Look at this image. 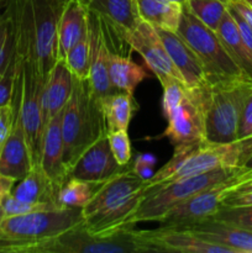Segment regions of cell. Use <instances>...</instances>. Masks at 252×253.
Instances as JSON below:
<instances>
[{
    "mask_svg": "<svg viewBox=\"0 0 252 253\" xmlns=\"http://www.w3.org/2000/svg\"><path fill=\"white\" fill-rule=\"evenodd\" d=\"M157 30L170 59L182 76L188 88H199L207 85V76L202 61L192 47L177 34V32Z\"/></svg>",
    "mask_w": 252,
    "mask_h": 253,
    "instance_id": "obj_17",
    "label": "cell"
},
{
    "mask_svg": "<svg viewBox=\"0 0 252 253\" xmlns=\"http://www.w3.org/2000/svg\"><path fill=\"white\" fill-rule=\"evenodd\" d=\"M123 39L132 51H136L142 57L146 66L155 73L158 79L170 77L184 83L180 73L173 64L156 27L140 19L132 30L124 32Z\"/></svg>",
    "mask_w": 252,
    "mask_h": 253,
    "instance_id": "obj_11",
    "label": "cell"
},
{
    "mask_svg": "<svg viewBox=\"0 0 252 253\" xmlns=\"http://www.w3.org/2000/svg\"><path fill=\"white\" fill-rule=\"evenodd\" d=\"M89 9L81 0H67L62 11L57 39V59L66 58L69 49L88 30Z\"/></svg>",
    "mask_w": 252,
    "mask_h": 253,
    "instance_id": "obj_20",
    "label": "cell"
},
{
    "mask_svg": "<svg viewBox=\"0 0 252 253\" xmlns=\"http://www.w3.org/2000/svg\"><path fill=\"white\" fill-rule=\"evenodd\" d=\"M184 5L199 21L214 31L227 11V4L222 0H188Z\"/></svg>",
    "mask_w": 252,
    "mask_h": 253,
    "instance_id": "obj_29",
    "label": "cell"
},
{
    "mask_svg": "<svg viewBox=\"0 0 252 253\" xmlns=\"http://www.w3.org/2000/svg\"><path fill=\"white\" fill-rule=\"evenodd\" d=\"M12 120H14V111H12L11 103L0 106V153L11 131Z\"/></svg>",
    "mask_w": 252,
    "mask_h": 253,
    "instance_id": "obj_37",
    "label": "cell"
},
{
    "mask_svg": "<svg viewBox=\"0 0 252 253\" xmlns=\"http://www.w3.org/2000/svg\"><path fill=\"white\" fill-rule=\"evenodd\" d=\"M245 168H246V170H250V172L252 173V155H251V157L247 160V162L245 163Z\"/></svg>",
    "mask_w": 252,
    "mask_h": 253,
    "instance_id": "obj_45",
    "label": "cell"
},
{
    "mask_svg": "<svg viewBox=\"0 0 252 253\" xmlns=\"http://www.w3.org/2000/svg\"><path fill=\"white\" fill-rule=\"evenodd\" d=\"M251 155L252 136L231 142H211L208 140L192 142L184 165L172 180L220 168H242Z\"/></svg>",
    "mask_w": 252,
    "mask_h": 253,
    "instance_id": "obj_7",
    "label": "cell"
},
{
    "mask_svg": "<svg viewBox=\"0 0 252 253\" xmlns=\"http://www.w3.org/2000/svg\"><path fill=\"white\" fill-rule=\"evenodd\" d=\"M73 90V76L63 59H57L44 81L42 91V109L44 123L61 113L71 98Z\"/></svg>",
    "mask_w": 252,
    "mask_h": 253,
    "instance_id": "obj_19",
    "label": "cell"
},
{
    "mask_svg": "<svg viewBox=\"0 0 252 253\" xmlns=\"http://www.w3.org/2000/svg\"><path fill=\"white\" fill-rule=\"evenodd\" d=\"M210 84L188 88L179 105L167 116L168 126L161 137H167L173 145L207 140L205 115L209 101Z\"/></svg>",
    "mask_w": 252,
    "mask_h": 253,
    "instance_id": "obj_9",
    "label": "cell"
},
{
    "mask_svg": "<svg viewBox=\"0 0 252 253\" xmlns=\"http://www.w3.org/2000/svg\"><path fill=\"white\" fill-rule=\"evenodd\" d=\"M210 219L236 225V226L245 227L252 231V205L237 208L221 207Z\"/></svg>",
    "mask_w": 252,
    "mask_h": 253,
    "instance_id": "obj_32",
    "label": "cell"
},
{
    "mask_svg": "<svg viewBox=\"0 0 252 253\" xmlns=\"http://www.w3.org/2000/svg\"><path fill=\"white\" fill-rule=\"evenodd\" d=\"M147 77V73L130 56H123L111 49L109 56V78L111 85L119 91L132 95L138 84Z\"/></svg>",
    "mask_w": 252,
    "mask_h": 253,
    "instance_id": "obj_25",
    "label": "cell"
},
{
    "mask_svg": "<svg viewBox=\"0 0 252 253\" xmlns=\"http://www.w3.org/2000/svg\"><path fill=\"white\" fill-rule=\"evenodd\" d=\"M246 168L239 174L202 190L167 212L158 224L165 229H188L211 217L221 208L222 200L245 180Z\"/></svg>",
    "mask_w": 252,
    "mask_h": 253,
    "instance_id": "obj_8",
    "label": "cell"
},
{
    "mask_svg": "<svg viewBox=\"0 0 252 253\" xmlns=\"http://www.w3.org/2000/svg\"><path fill=\"white\" fill-rule=\"evenodd\" d=\"M226 4L227 6L234 9L252 27V6L249 2H246L245 0H232Z\"/></svg>",
    "mask_w": 252,
    "mask_h": 253,
    "instance_id": "obj_41",
    "label": "cell"
},
{
    "mask_svg": "<svg viewBox=\"0 0 252 253\" xmlns=\"http://www.w3.org/2000/svg\"><path fill=\"white\" fill-rule=\"evenodd\" d=\"M169 1H174V2H179V4H182V5H184L185 2L188 1V0H169Z\"/></svg>",
    "mask_w": 252,
    "mask_h": 253,
    "instance_id": "obj_46",
    "label": "cell"
},
{
    "mask_svg": "<svg viewBox=\"0 0 252 253\" xmlns=\"http://www.w3.org/2000/svg\"><path fill=\"white\" fill-rule=\"evenodd\" d=\"M20 99H21V88L15 85L11 96V105L14 111L12 127L0 153V175L11 178L16 182L26 177L32 168L31 156L22 126L21 114H20Z\"/></svg>",
    "mask_w": 252,
    "mask_h": 253,
    "instance_id": "obj_12",
    "label": "cell"
},
{
    "mask_svg": "<svg viewBox=\"0 0 252 253\" xmlns=\"http://www.w3.org/2000/svg\"><path fill=\"white\" fill-rule=\"evenodd\" d=\"M89 32H90V68L88 83L96 99H103L116 90L109 78V56L111 47L106 36L103 19L89 10Z\"/></svg>",
    "mask_w": 252,
    "mask_h": 253,
    "instance_id": "obj_14",
    "label": "cell"
},
{
    "mask_svg": "<svg viewBox=\"0 0 252 253\" xmlns=\"http://www.w3.org/2000/svg\"><path fill=\"white\" fill-rule=\"evenodd\" d=\"M15 81H16V56L14 51L9 63L0 72V106L11 103Z\"/></svg>",
    "mask_w": 252,
    "mask_h": 253,
    "instance_id": "obj_35",
    "label": "cell"
},
{
    "mask_svg": "<svg viewBox=\"0 0 252 253\" xmlns=\"http://www.w3.org/2000/svg\"><path fill=\"white\" fill-rule=\"evenodd\" d=\"M216 34L227 53L230 54L232 61L241 71L245 79L252 82V52L250 51V48L245 44L244 40L240 36L239 30H237L236 24L230 15L229 10L222 17L216 30Z\"/></svg>",
    "mask_w": 252,
    "mask_h": 253,
    "instance_id": "obj_23",
    "label": "cell"
},
{
    "mask_svg": "<svg viewBox=\"0 0 252 253\" xmlns=\"http://www.w3.org/2000/svg\"><path fill=\"white\" fill-rule=\"evenodd\" d=\"M246 190H252V173L250 170H246L245 180L241 184L237 185V188L234 192H246Z\"/></svg>",
    "mask_w": 252,
    "mask_h": 253,
    "instance_id": "obj_43",
    "label": "cell"
},
{
    "mask_svg": "<svg viewBox=\"0 0 252 253\" xmlns=\"http://www.w3.org/2000/svg\"><path fill=\"white\" fill-rule=\"evenodd\" d=\"M67 0H30L32 31L39 71L46 81L57 62V39L62 11Z\"/></svg>",
    "mask_w": 252,
    "mask_h": 253,
    "instance_id": "obj_10",
    "label": "cell"
},
{
    "mask_svg": "<svg viewBox=\"0 0 252 253\" xmlns=\"http://www.w3.org/2000/svg\"><path fill=\"white\" fill-rule=\"evenodd\" d=\"M242 170H245V167L220 168L148 188L135 214L128 219L127 226L135 227L136 224L145 221L160 222L163 216L178 204L207 188L239 174Z\"/></svg>",
    "mask_w": 252,
    "mask_h": 253,
    "instance_id": "obj_3",
    "label": "cell"
},
{
    "mask_svg": "<svg viewBox=\"0 0 252 253\" xmlns=\"http://www.w3.org/2000/svg\"><path fill=\"white\" fill-rule=\"evenodd\" d=\"M156 163H157V158L152 153H140L133 161L131 169L137 177L147 182L155 174Z\"/></svg>",
    "mask_w": 252,
    "mask_h": 253,
    "instance_id": "obj_36",
    "label": "cell"
},
{
    "mask_svg": "<svg viewBox=\"0 0 252 253\" xmlns=\"http://www.w3.org/2000/svg\"><path fill=\"white\" fill-rule=\"evenodd\" d=\"M67 67L71 71L72 76L78 79H88L89 68H90V32L88 30L84 32L78 42L69 49L64 58Z\"/></svg>",
    "mask_w": 252,
    "mask_h": 253,
    "instance_id": "obj_28",
    "label": "cell"
},
{
    "mask_svg": "<svg viewBox=\"0 0 252 253\" xmlns=\"http://www.w3.org/2000/svg\"><path fill=\"white\" fill-rule=\"evenodd\" d=\"M109 143L111 152L115 157L116 162L121 167H125L131 160V142L128 138L127 131H115L108 133Z\"/></svg>",
    "mask_w": 252,
    "mask_h": 253,
    "instance_id": "obj_34",
    "label": "cell"
},
{
    "mask_svg": "<svg viewBox=\"0 0 252 253\" xmlns=\"http://www.w3.org/2000/svg\"><path fill=\"white\" fill-rule=\"evenodd\" d=\"M148 252L135 227L109 237L89 234L83 222L58 236L35 244L26 253H146Z\"/></svg>",
    "mask_w": 252,
    "mask_h": 253,
    "instance_id": "obj_6",
    "label": "cell"
},
{
    "mask_svg": "<svg viewBox=\"0 0 252 253\" xmlns=\"http://www.w3.org/2000/svg\"><path fill=\"white\" fill-rule=\"evenodd\" d=\"M101 184V183H100ZM99 184L69 177L58 193V203L62 208H83L93 197Z\"/></svg>",
    "mask_w": 252,
    "mask_h": 253,
    "instance_id": "obj_27",
    "label": "cell"
},
{
    "mask_svg": "<svg viewBox=\"0 0 252 253\" xmlns=\"http://www.w3.org/2000/svg\"><path fill=\"white\" fill-rule=\"evenodd\" d=\"M100 103L108 133L115 131H127L136 109L135 98L124 91H115L100 99Z\"/></svg>",
    "mask_w": 252,
    "mask_h": 253,
    "instance_id": "obj_26",
    "label": "cell"
},
{
    "mask_svg": "<svg viewBox=\"0 0 252 253\" xmlns=\"http://www.w3.org/2000/svg\"><path fill=\"white\" fill-rule=\"evenodd\" d=\"M161 82V85L163 89L162 96V109L163 114L167 118L172 114V111L177 108L183 100L188 90V86L184 83L175 78L165 77V78L158 79Z\"/></svg>",
    "mask_w": 252,
    "mask_h": 253,
    "instance_id": "obj_31",
    "label": "cell"
},
{
    "mask_svg": "<svg viewBox=\"0 0 252 253\" xmlns=\"http://www.w3.org/2000/svg\"><path fill=\"white\" fill-rule=\"evenodd\" d=\"M51 209H58V208L52 207V205L48 204H34V203L21 202V200L16 199L11 194V192H9L2 197L1 203H0V222L2 220L7 219V217L16 216V215Z\"/></svg>",
    "mask_w": 252,
    "mask_h": 253,
    "instance_id": "obj_30",
    "label": "cell"
},
{
    "mask_svg": "<svg viewBox=\"0 0 252 253\" xmlns=\"http://www.w3.org/2000/svg\"><path fill=\"white\" fill-rule=\"evenodd\" d=\"M222 1H225V2H229V1H232V0H222Z\"/></svg>",
    "mask_w": 252,
    "mask_h": 253,
    "instance_id": "obj_48",
    "label": "cell"
},
{
    "mask_svg": "<svg viewBox=\"0 0 252 253\" xmlns=\"http://www.w3.org/2000/svg\"><path fill=\"white\" fill-rule=\"evenodd\" d=\"M16 180L11 179V178L4 177V175H0V203H1L2 197H4L6 193L11 192L12 187L15 185Z\"/></svg>",
    "mask_w": 252,
    "mask_h": 253,
    "instance_id": "obj_42",
    "label": "cell"
},
{
    "mask_svg": "<svg viewBox=\"0 0 252 253\" xmlns=\"http://www.w3.org/2000/svg\"><path fill=\"white\" fill-rule=\"evenodd\" d=\"M137 235L148 252L232 253L227 247L207 241L188 229L158 227L147 231L137 230Z\"/></svg>",
    "mask_w": 252,
    "mask_h": 253,
    "instance_id": "obj_13",
    "label": "cell"
},
{
    "mask_svg": "<svg viewBox=\"0 0 252 253\" xmlns=\"http://www.w3.org/2000/svg\"><path fill=\"white\" fill-rule=\"evenodd\" d=\"M58 193L59 189L47 177L40 165L32 166L26 177L19 180L17 185H14L11 189V194L21 202L62 208L58 203Z\"/></svg>",
    "mask_w": 252,
    "mask_h": 253,
    "instance_id": "obj_21",
    "label": "cell"
},
{
    "mask_svg": "<svg viewBox=\"0 0 252 253\" xmlns=\"http://www.w3.org/2000/svg\"><path fill=\"white\" fill-rule=\"evenodd\" d=\"M252 94V82L246 79L210 85L205 115V137L211 142L237 140L240 119Z\"/></svg>",
    "mask_w": 252,
    "mask_h": 253,
    "instance_id": "obj_5",
    "label": "cell"
},
{
    "mask_svg": "<svg viewBox=\"0 0 252 253\" xmlns=\"http://www.w3.org/2000/svg\"><path fill=\"white\" fill-rule=\"evenodd\" d=\"M81 1H83L84 4H88V1H89V0H81Z\"/></svg>",
    "mask_w": 252,
    "mask_h": 253,
    "instance_id": "obj_47",
    "label": "cell"
},
{
    "mask_svg": "<svg viewBox=\"0 0 252 253\" xmlns=\"http://www.w3.org/2000/svg\"><path fill=\"white\" fill-rule=\"evenodd\" d=\"M188 230L207 241L227 247L232 253H252V231L245 227L209 217L188 227Z\"/></svg>",
    "mask_w": 252,
    "mask_h": 253,
    "instance_id": "obj_18",
    "label": "cell"
},
{
    "mask_svg": "<svg viewBox=\"0 0 252 253\" xmlns=\"http://www.w3.org/2000/svg\"><path fill=\"white\" fill-rule=\"evenodd\" d=\"M64 163L71 172L82 153L104 135H108L100 99L91 94L88 79L73 77V90L62 111Z\"/></svg>",
    "mask_w": 252,
    "mask_h": 253,
    "instance_id": "obj_1",
    "label": "cell"
},
{
    "mask_svg": "<svg viewBox=\"0 0 252 253\" xmlns=\"http://www.w3.org/2000/svg\"><path fill=\"white\" fill-rule=\"evenodd\" d=\"M62 111L46 123L40 157V166L58 189H61L69 178L68 169L64 163V146L61 126Z\"/></svg>",
    "mask_w": 252,
    "mask_h": 253,
    "instance_id": "obj_16",
    "label": "cell"
},
{
    "mask_svg": "<svg viewBox=\"0 0 252 253\" xmlns=\"http://www.w3.org/2000/svg\"><path fill=\"white\" fill-rule=\"evenodd\" d=\"M125 167L118 165L111 152L108 135H104L82 153L72 167L69 177L100 184Z\"/></svg>",
    "mask_w": 252,
    "mask_h": 253,
    "instance_id": "obj_15",
    "label": "cell"
},
{
    "mask_svg": "<svg viewBox=\"0 0 252 253\" xmlns=\"http://www.w3.org/2000/svg\"><path fill=\"white\" fill-rule=\"evenodd\" d=\"M14 52V32L9 11L5 5V16L0 22V72L9 63Z\"/></svg>",
    "mask_w": 252,
    "mask_h": 253,
    "instance_id": "obj_33",
    "label": "cell"
},
{
    "mask_svg": "<svg viewBox=\"0 0 252 253\" xmlns=\"http://www.w3.org/2000/svg\"><path fill=\"white\" fill-rule=\"evenodd\" d=\"M227 10H229L230 15H231L232 19H234L235 24H236L237 30H239V32H240V36H241V39L244 40L245 44L249 47L250 51L252 52V27L250 26V25L247 24V22L245 21V20L242 19V17L240 16V15L237 14L234 9H231L230 6H227Z\"/></svg>",
    "mask_w": 252,
    "mask_h": 253,
    "instance_id": "obj_40",
    "label": "cell"
},
{
    "mask_svg": "<svg viewBox=\"0 0 252 253\" xmlns=\"http://www.w3.org/2000/svg\"><path fill=\"white\" fill-rule=\"evenodd\" d=\"M138 16L153 27L177 32L183 5L169 0H136Z\"/></svg>",
    "mask_w": 252,
    "mask_h": 253,
    "instance_id": "obj_24",
    "label": "cell"
},
{
    "mask_svg": "<svg viewBox=\"0 0 252 253\" xmlns=\"http://www.w3.org/2000/svg\"><path fill=\"white\" fill-rule=\"evenodd\" d=\"M177 34L199 57L210 85L245 79L239 67L235 64L220 41L216 31L199 21L185 5H183Z\"/></svg>",
    "mask_w": 252,
    "mask_h": 253,
    "instance_id": "obj_4",
    "label": "cell"
},
{
    "mask_svg": "<svg viewBox=\"0 0 252 253\" xmlns=\"http://www.w3.org/2000/svg\"><path fill=\"white\" fill-rule=\"evenodd\" d=\"M252 136V94L246 100L240 119L237 138H245Z\"/></svg>",
    "mask_w": 252,
    "mask_h": 253,
    "instance_id": "obj_38",
    "label": "cell"
},
{
    "mask_svg": "<svg viewBox=\"0 0 252 253\" xmlns=\"http://www.w3.org/2000/svg\"><path fill=\"white\" fill-rule=\"evenodd\" d=\"M252 205V190L246 192H231L222 200L221 207L237 208V207H251Z\"/></svg>",
    "mask_w": 252,
    "mask_h": 253,
    "instance_id": "obj_39",
    "label": "cell"
},
{
    "mask_svg": "<svg viewBox=\"0 0 252 253\" xmlns=\"http://www.w3.org/2000/svg\"><path fill=\"white\" fill-rule=\"evenodd\" d=\"M83 222L82 208H58L7 217L0 222V253H26L35 244Z\"/></svg>",
    "mask_w": 252,
    "mask_h": 253,
    "instance_id": "obj_2",
    "label": "cell"
},
{
    "mask_svg": "<svg viewBox=\"0 0 252 253\" xmlns=\"http://www.w3.org/2000/svg\"><path fill=\"white\" fill-rule=\"evenodd\" d=\"M86 6L121 37L140 21L136 0H89Z\"/></svg>",
    "mask_w": 252,
    "mask_h": 253,
    "instance_id": "obj_22",
    "label": "cell"
},
{
    "mask_svg": "<svg viewBox=\"0 0 252 253\" xmlns=\"http://www.w3.org/2000/svg\"><path fill=\"white\" fill-rule=\"evenodd\" d=\"M5 5H6V0H0V22L5 16Z\"/></svg>",
    "mask_w": 252,
    "mask_h": 253,
    "instance_id": "obj_44",
    "label": "cell"
}]
</instances>
